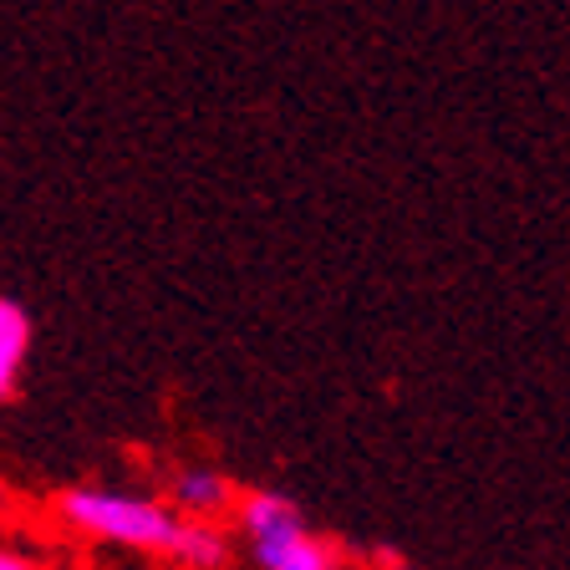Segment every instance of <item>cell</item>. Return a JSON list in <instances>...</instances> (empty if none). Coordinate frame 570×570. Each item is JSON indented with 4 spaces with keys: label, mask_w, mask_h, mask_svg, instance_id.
I'll use <instances>...</instances> for the list:
<instances>
[{
    "label": "cell",
    "mask_w": 570,
    "mask_h": 570,
    "mask_svg": "<svg viewBox=\"0 0 570 570\" xmlns=\"http://www.w3.org/2000/svg\"><path fill=\"white\" fill-rule=\"evenodd\" d=\"M245 546L255 570H346V550L311 530L301 510H291L261 534H245Z\"/></svg>",
    "instance_id": "7a4b0ae2"
},
{
    "label": "cell",
    "mask_w": 570,
    "mask_h": 570,
    "mask_svg": "<svg viewBox=\"0 0 570 570\" xmlns=\"http://www.w3.org/2000/svg\"><path fill=\"white\" fill-rule=\"evenodd\" d=\"M0 504H6V494H0Z\"/></svg>",
    "instance_id": "52a82bcc"
},
{
    "label": "cell",
    "mask_w": 570,
    "mask_h": 570,
    "mask_svg": "<svg viewBox=\"0 0 570 570\" xmlns=\"http://www.w3.org/2000/svg\"><path fill=\"white\" fill-rule=\"evenodd\" d=\"M239 499V484L225 474V469H214V463H184L174 469L168 479V504H174L184 520H225L235 510Z\"/></svg>",
    "instance_id": "3957f363"
},
{
    "label": "cell",
    "mask_w": 570,
    "mask_h": 570,
    "mask_svg": "<svg viewBox=\"0 0 570 570\" xmlns=\"http://www.w3.org/2000/svg\"><path fill=\"white\" fill-rule=\"evenodd\" d=\"M372 566H387V570H407V560H403V556H397V550L377 546V550H372Z\"/></svg>",
    "instance_id": "8992f818"
},
{
    "label": "cell",
    "mask_w": 570,
    "mask_h": 570,
    "mask_svg": "<svg viewBox=\"0 0 570 570\" xmlns=\"http://www.w3.org/2000/svg\"><path fill=\"white\" fill-rule=\"evenodd\" d=\"M0 570H47V566H41V556H31L21 546H0Z\"/></svg>",
    "instance_id": "5b68a950"
},
{
    "label": "cell",
    "mask_w": 570,
    "mask_h": 570,
    "mask_svg": "<svg viewBox=\"0 0 570 570\" xmlns=\"http://www.w3.org/2000/svg\"><path fill=\"white\" fill-rule=\"evenodd\" d=\"M51 514L82 540H102L118 550H138V556H164L178 560L189 520L148 494H122V489L102 484H67L51 499Z\"/></svg>",
    "instance_id": "6da1fadb"
},
{
    "label": "cell",
    "mask_w": 570,
    "mask_h": 570,
    "mask_svg": "<svg viewBox=\"0 0 570 570\" xmlns=\"http://www.w3.org/2000/svg\"><path fill=\"white\" fill-rule=\"evenodd\" d=\"M31 311L21 306L16 296H0V356H11V362H26V352H31Z\"/></svg>",
    "instance_id": "277c9868"
}]
</instances>
